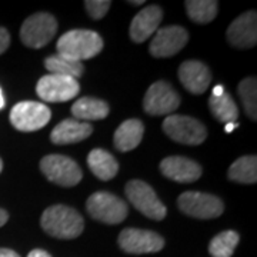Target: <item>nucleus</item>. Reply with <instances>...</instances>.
I'll return each mask as SVG.
<instances>
[{"label": "nucleus", "mask_w": 257, "mask_h": 257, "mask_svg": "<svg viewBox=\"0 0 257 257\" xmlns=\"http://www.w3.org/2000/svg\"><path fill=\"white\" fill-rule=\"evenodd\" d=\"M28 257H52L46 250H42V248H35L32 250L30 253L28 254Z\"/></svg>", "instance_id": "30"}, {"label": "nucleus", "mask_w": 257, "mask_h": 257, "mask_svg": "<svg viewBox=\"0 0 257 257\" xmlns=\"http://www.w3.org/2000/svg\"><path fill=\"white\" fill-rule=\"evenodd\" d=\"M42 229L52 237L70 240L82 234L84 221L80 213L64 204L47 207L40 219Z\"/></svg>", "instance_id": "1"}, {"label": "nucleus", "mask_w": 257, "mask_h": 257, "mask_svg": "<svg viewBox=\"0 0 257 257\" xmlns=\"http://www.w3.org/2000/svg\"><path fill=\"white\" fill-rule=\"evenodd\" d=\"M163 19L162 9L153 5L147 6L143 10H140L138 15L132 20L130 25V37L135 43H143L149 37H152L160 26V22Z\"/></svg>", "instance_id": "16"}, {"label": "nucleus", "mask_w": 257, "mask_h": 257, "mask_svg": "<svg viewBox=\"0 0 257 257\" xmlns=\"http://www.w3.org/2000/svg\"><path fill=\"white\" fill-rule=\"evenodd\" d=\"M109 104L100 99L94 97H82L74 101L72 106V114L80 120H103L109 114Z\"/></svg>", "instance_id": "21"}, {"label": "nucleus", "mask_w": 257, "mask_h": 257, "mask_svg": "<svg viewBox=\"0 0 257 257\" xmlns=\"http://www.w3.org/2000/svg\"><path fill=\"white\" fill-rule=\"evenodd\" d=\"M234 127H237V123H227L226 124V133H231V130Z\"/></svg>", "instance_id": "34"}, {"label": "nucleus", "mask_w": 257, "mask_h": 257, "mask_svg": "<svg viewBox=\"0 0 257 257\" xmlns=\"http://www.w3.org/2000/svg\"><path fill=\"white\" fill-rule=\"evenodd\" d=\"M45 67H46V70L50 72V74L67 76V77H73L76 80L84 72L83 63L70 60V59L63 57V56L60 55L49 56L46 60H45Z\"/></svg>", "instance_id": "25"}, {"label": "nucleus", "mask_w": 257, "mask_h": 257, "mask_svg": "<svg viewBox=\"0 0 257 257\" xmlns=\"http://www.w3.org/2000/svg\"><path fill=\"white\" fill-rule=\"evenodd\" d=\"M2 170H3V162H2V159H0V173H2Z\"/></svg>", "instance_id": "37"}, {"label": "nucleus", "mask_w": 257, "mask_h": 257, "mask_svg": "<svg viewBox=\"0 0 257 257\" xmlns=\"http://www.w3.org/2000/svg\"><path fill=\"white\" fill-rule=\"evenodd\" d=\"M227 40L231 46L248 49L257 43V15L256 12H246L236 18L227 29Z\"/></svg>", "instance_id": "14"}, {"label": "nucleus", "mask_w": 257, "mask_h": 257, "mask_svg": "<svg viewBox=\"0 0 257 257\" xmlns=\"http://www.w3.org/2000/svg\"><path fill=\"white\" fill-rule=\"evenodd\" d=\"M0 257H20L15 251V250H10V248H0Z\"/></svg>", "instance_id": "31"}, {"label": "nucleus", "mask_w": 257, "mask_h": 257, "mask_svg": "<svg viewBox=\"0 0 257 257\" xmlns=\"http://www.w3.org/2000/svg\"><path fill=\"white\" fill-rule=\"evenodd\" d=\"M211 114L221 123H236L239 117V109L229 93H223L220 96H211L209 99Z\"/></svg>", "instance_id": "22"}, {"label": "nucleus", "mask_w": 257, "mask_h": 257, "mask_svg": "<svg viewBox=\"0 0 257 257\" xmlns=\"http://www.w3.org/2000/svg\"><path fill=\"white\" fill-rule=\"evenodd\" d=\"M145 133V124L138 119L123 121L114 132L113 142L119 152H130L140 145Z\"/></svg>", "instance_id": "19"}, {"label": "nucleus", "mask_w": 257, "mask_h": 257, "mask_svg": "<svg viewBox=\"0 0 257 257\" xmlns=\"http://www.w3.org/2000/svg\"><path fill=\"white\" fill-rule=\"evenodd\" d=\"M103 39L99 33L93 30L76 29L64 33L57 40V55L67 57L74 62H80L92 59L103 50Z\"/></svg>", "instance_id": "2"}, {"label": "nucleus", "mask_w": 257, "mask_h": 257, "mask_svg": "<svg viewBox=\"0 0 257 257\" xmlns=\"http://www.w3.org/2000/svg\"><path fill=\"white\" fill-rule=\"evenodd\" d=\"M10 45V35L5 28H0V55H3Z\"/></svg>", "instance_id": "29"}, {"label": "nucleus", "mask_w": 257, "mask_h": 257, "mask_svg": "<svg viewBox=\"0 0 257 257\" xmlns=\"http://www.w3.org/2000/svg\"><path fill=\"white\" fill-rule=\"evenodd\" d=\"M128 5H135V6H140V5H145L143 0H136V2H127Z\"/></svg>", "instance_id": "36"}, {"label": "nucleus", "mask_w": 257, "mask_h": 257, "mask_svg": "<svg viewBox=\"0 0 257 257\" xmlns=\"http://www.w3.org/2000/svg\"><path fill=\"white\" fill-rule=\"evenodd\" d=\"M119 246L123 251L130 254H146L160 251L165 247V240L156 231L128 227L121 230Z\"/></svg>", "instance_id": "12"}, {"label": "nucleus", "mask_w": 257, "mask_h": 257, "mask_svg": "<svg viewBox=\"0 0 257 257\" xmlns=\"http://www.w3.org/2000/svg\"><path fill=\"white\" fill-rule=\"evenodd\" d=\"M8 220H9V214H8V211L3 210V209H0V227H2V226H5Z\"/></svg>", "instance_id": "32"}, {"label": "nucleus", "mask_w": 257, "mask_h": 257, "mask_svg": "<svg viewBox=\"0 0 257 257\" xmlns=\"http://www.w3.org/2000/svg\"><path fill=\"white\" fill-rule=\"evenodd\" d=\"M189 42V33L182 26L159 29L150 42L149 52L155 57H172L177 55Z\"/></svg>", "instance_id": "13"}, {"label": "nucleus", "mask_w": 257, "mask_h": 257, "mask_svg": "<svg viewBox=\"0 0 257 257\" xmlns=\"http://www.w3.org/2000/svg\"><path fill=\"white\" fill-rule=\"evenodd\" d=\"M5 107V97H3V92H2V89H0V110Z\"/></svg>", "instance_id": "35"}, {"label": "nucleus", "mask_w": 257, "mask_h": 257, "mask_svg": "<svg viewBox=\"0 0 257 257\" xmlns=\"http://www.w3.org/2000/svg\"><path fill=\"white\" fill-rule=\"evenodd\" d=\"M52 111L43 103L20 101L10 111V123L19 132H36L46 126Z\"/></svg>", "instance_id": "9"}, {"label": "nucleus", "mask_w": 257, "mask_h": 257, "mask_svg": "<svg viewBox=\"0 0 257 257\" xmlns=\"http://www.w3.org/2000/svg\"><path fill=\"white\" fill-rule=\"evenodd\" d=\"M179 80L186 90L193 94H203L211 82L209 67L199 60H187L179 67Z\"/></svg>", "instance_id": "17"}, {"label": "nucleus", "mask_w": 257, "mask_h": 257, "mask_svg": "<svg viewBox=\"0 0 257 257\" xmlns=\"http://www.w3.org/2000/svg\"><path fill=\"white\" fill-rule=\"evenodd\" d=\"M223 93H224V89H223L221 84H219V86H216V87L213 89V94H211V96H220Z\"/></svg>", "instance_id": "33"}, {"label": "nucleus", "mask_w": 257, "mask_h": 257, "mask_svg": "<svg viewBox=\"0 0 257 257\" xmlns=\"http://www.w3.org/2000/svg\"><path fill=\"white\" fill-rule=\"evenodd\" d=\"M241 103L244 106L246 114L251 120L257 119V82L256 77H246L239 83L237 87Z\"/></svg>", "instance_id": "27"}, {"label": "nucleus", "mask_w": 257, "mask_h": 257, "mask_svg": "<svg viewBox=\"0 0 257 257\" xmlns=\"http://www.w3.org/2000/svg\"><path fill=\"white\" fill-rule=\"evenodd\" d=\"M177 204L184 214L203 220L216 219L224 211V204L220 199L209 193L184 192L179 196Z\"/></svg>", "instance_id": "8"}, {"label": "nucleus", "mask_w": 257, "mask_h": 257, "mask_svg": "<svg viewBox=\"0 0 257 257\" xmlns=\"http://www.w3.org/2000/svg\"><path fill=\"white\" fill-rule=\"evenodd\" d=\"M86 207L94 220L106 224H119L127 217V204L107 192H96L87 199Z\"/></svg>", "instance_id": "3"}, {"label": "nucleus", "mask_w": 257, "mask_h": 257, "mask_svg": "<svg viewBox=\"0 0 257 257\" xmlns=\"http://www.w3.org/2000/svg\"><path fill=\"white\" fill-rule=\"evenodd\" d=\"M180 106V97L175 89L165 80L153 83L145 94L143 107L147 114L165 116L172 114Z\"/></svg>", "instance_id": "11"}, {"label": "nucleus", "mask_w": 257, "mask_h": 257, "mask_svg": "<svg viewBox=\"0 0 257 257\" xmlns=\"http://www.w3.org/2000/svg\"><path fill=\"white\" fill-rule=\"evenodd\" d=\"M40 169L47 180L62 187H73L80 183L83 173L80 166L70 157L49 155L40 162Z\"/></svg>", "instance_id": "7"}, {"label": "nucleus", "mask_w": 257, "mask_h": 257, "mask_svg": "<svg viewBox=\"0 0 257 257\" xmlns=\"http://www.w3.org/2000/svg\"><path fill=\"white\" fill-rule=\"evenodd\" d=\"M230 180L236 183L253 184L257 182V157L243 156L237 159L229 169Z\"/></svg>", "instance_id": "23"}, {"label": "nucleus", "mask_w": 257, "mask_h": 257, "mask_svg": "<svg viewBox=\"0 0 257 257\" xmlns=\"http://www.w3.org/2000/svg\"><path fill=\"white\" fill-rule=\"evenodd\" d=\"M84 6H86V10L90 18L99 20L109 12L111 2L110 0H86Z\"/></svg>", "instance_id": "28"}, {"label": "nucleus", "mask_w": 257, "mask_h": 257, "mask_svg": "<svg viewBox=\"0 0 257 257\" xmlns=\"http://www.w3.org/2000/svg\"><path fill=\"white\" fill-rule=\"evenodd\" d=\"M37 96L49 103H62L72 100L80 92V84L73 77L46 74L36 86Z\"/></svg>", "instance_id": "10"}, {"label": "nucleus", "mask_w": 257, "mask_h": 257, "mask_svg": "<svg viewBox=\"0 0 257 257\" xmlns=\"http://www.w3.org/2000/svg\"><path fill=\"white\" fill-rule=\"evenodd\" d=\"M184 6L189 18L200 25L210 23L219 12V3L214 0H187Z\"/></svg>", "instance_id": "24"}, {"label": "nucleus", "mask_w": 257, "mask_h": 257, "mask_svg": "<svg viewBox=\"0 0 257 257\" xmlns=\"http://www.w3.org/2000/svg\"><path fill=\"white\" fill-rule=\"evenodd\" d=\"M124 192L128 202L146 217L152 220H163L166 217V206L157 197L156 192L143 180H130L124 187Z\"/></svg>", "instance_id": "5"}, {"label": "nucleus", "mask_w": 257, "mask_h": 257, "mask_svg": "<svg viewBox=\"0 0 257 257\" xmlns=\"http://www.w3.org/2000/svg\"><path fill=\"white\" fill-rule=\"evenodd\" d=\"M240 236L234 230L221 231L211 239L209 244V253L211 257H231L239 244Z\"/></svg>", "instance_id": "26"}, {"label": "nucleus", "mask_w": 257, "mask_h": 257, "mask_svg": "<svg viewBox=\"0 0 257 257\" xmlns=\"http://www.w3.org/2000/svg\"><path fill=\"white\" fill-rule=\"evenodd\" d=\"M92 124L74 119L60 121L50 133V140L55 145H73L79 143L92 135Z\"/></svg>", "instance_id": "18"}, {"label": "nucleus", "mask_w": 257, "mask_h": 257, "mask_svg": "<svg viewBox=\"0 0 257 257\" xmlns=\"http://www.w3.org/2000/svg\"><path fill=\"white\" fill-rule=\"evenodd\" d=\"M162 175L177 183H193L200 179L202 166L187 157H166L160 163Z\"/></svg>", "instance_id": "15"}, {"label": "nucleus", "mask_w": 257, "mask_h": 257, "mask_svg": "<svg viewBox=\"0 0 257 257\" xmlns=\"http://www.w3.org/2000/svg\"><path fill=\"white\" fill-rule=\"evenodd\" d=\"M57 32V22L50 13H35L20 28V40L25 46L40 49L50 43Z\"/></svg>", "instance_id": "6"}, {"label": "nucleus", "mask_w": 257, "mask_h": 257, "mask_svg": "<svg viewBox=\"0 0 257 257\" xmlns=\"http://www.w3.org/2000/svg\"><path fill=\"white\" fill-rule=\"evenodd\" d=\"M87 166L97 179L107 182L119 172V163L109 152L103 149H93L87 156Z\"/></svg>", "instance_id": "20"}, {"label": "nucleus", "mask_w": 257, "mask_h": 257, "mask_svg": "<svg viewBox=\"0 0 257 257\" xmlns=\"http://www.w3.org/2000/svg\"><path fill=\"white\" fill-rule=\"evenodd\" d=\"M163 130L172 140L187 146H199L207 138V130L202 121L182 114L167 116L163 121Z\"/></svg>", "instance_id": "4"}]
</instances>
